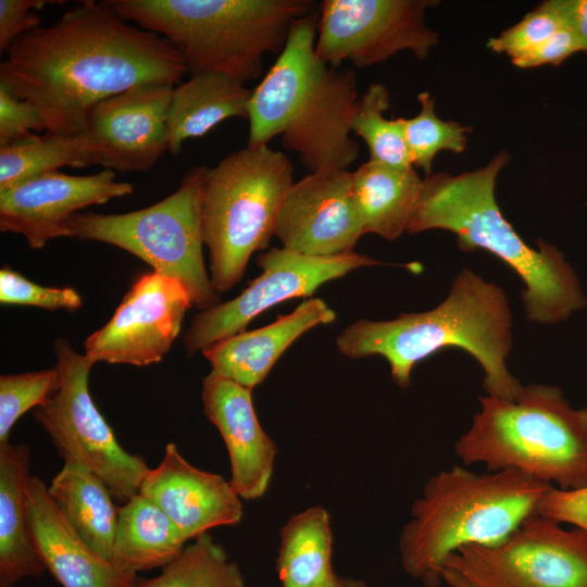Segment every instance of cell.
<instances>
[{"label": "cell", "mask_w": 587, "mask_h": 587, "mask_svg": "<svg viewBox=\"0 0 587 587\" xmlns=\"http://www.w3.org/2000/svg\"><path fill=\"white\" fill-rule=\"evenodd\" d=\"M294 180V166L268 146L230 152L205 166L201 227L209 250L210 278L217 294L243 276L251 255L267 248L278 213Z\"/></svg>", "instance_id": "7"}, {"label": "cell", "mask_w": 587, "mask_h": 587, "mask_svg": "<svg viewBox=\"0 0 587 587\" xmlns=\"http://www.w3.org/2000/svg\"><path fill=\"white\" fill-rule=\"evenodd\" d=\"M0 302L68 312H74L83 305V300L75 289L38 285L9 266L0 270Z\"/></svg>", "instance_id": "34"}, {"label": "cell", "mask_w": 587, "mask_h": 587, "mask_svg": "<svg viewBox=\"0 0 587 587\" xmlns=\"http://www.w3.org/2000/svg\"><path fill=\"white\" fill-rule=\"evenodd\" d=\"M336 345L350 359L384 357L401 388L410 386L416 364L446 348L462 349L480 364L487 396L514 399L523 387L505 364L512 348L507 295L466 267L436 308L388 321L360 319L339 334Z\"/></svg>", "instance_id": "2"}, {"label": "cell", "mask_w": 587, "mask_h": 587, "mask_svg": "<svg viewBox=\"0 0 587 587\" xmlns=\"http://www.w3.org/2000/svg\"><path fill=\"white\" fill-rule=\"evenodd\" d=\"M251 391L212 372L202 380L204 414L225 442L230 464L228 480L243 500L266 492L277 454L275 442L255 414Z\"/></svg>", "instance_id": "19"}, {"label": "cell", "mask_w": 587, "mask_h": 587, "mask_svg": "<svg viewBox=\"0 0 587 587\" xmlns=\"http://www.w3.org/2000/svg\"><path fill=\"white\" fill-rule=\"evenodd\" d=\"M563 27L555 11L545 1L536 10L498 37L489 39L487 47L497 53H505L511 60L526 53Z\"/></svg>", "instance_id": "35"}, {"label": "cell", "mask_w": 587, "mask_h": 587, "mask_svg": "<svg viewBox=\"0 0 587 587\" xmlns=\"http://www.w3.org/2000/svg\"><path fill=\"white\" fill-rule=\"evenodd\" d=\"M186 542L170 517L139 492L118 507L109 562L130 574L164 567L182 553Z\"/></svg>", "instance_id": "25"}, {"label": "cell", "mask_w": 587, "mask_h": 587, "mask_svg": "<svg viewBox=\"0 0 587 587\" xmlns=\"http://www.w3.org/2000/svg\"><path fill=\"white\" fill-rule=\"evenodd\" d=\"M64 166H88L79 134H30L0 147V191Z\"/></svg>", "instance_id": "29"}, {"label": "cell", "mask_w": 587, "mask_h": 587, "mask_svg": "<svg viewBox=\"0 0 587 587\" xmlns=\"http://www.w3.org/2000/svg\"><path fill=\"white\" fill-rule=\"evenodd\" d=\"M417 100L420 113L411 118H399L412 165L421 167L428 176L438 152L464 151L470 127L440 120L435 111V99L428 91L419 93Z\"/></svg>", "instance_id": "32"}, {"label": "cell", "mask_w": 587, "mask_h": 587, "mask_svg": "<svg viewBox=\"0 0 587 587\" xmlns=\"http://www.w3.org/2000/svg\"><path fill=\"white\" fill-rule=\"evenodd\" d=\"M41 130L46 126L38 109L0 85V147Z\"/></svg>", "instance_id": "36"}, {"label": "cell", "mask_w": 587, "mask_h": 587, "mask_svg": "<svg viewBox=\"0 0 587 587\" xmlns=\"http://www.w3.org/2000/svg\"><path fill=\"white\" fill-rule=\"evenodd\" d=\"M577 51H580L577 39L567 28L562 27L548 39L511 61L521 68L545 64L559 65Z\"/></svg>", "instance_id": "39"}, {"label": "cell", "mask_w": 587, "mask_h": 587, "mask_svg": "<svg viewBox=\"0 0 587 587\" xmlns=\"http://www.w3.org/2000/svg\"><path fill=\"white\" fill-rule=\"evenodd\" d=\"M317 16L312 11L295 22L284 49L252 90L247 147L268 146L280 136L295 103L324 64L315 52Z\"/></svg>", "instance_id": "20"}, {"label": "cell", "mask_w": 587, "mask_h": 587, "mask_svg": "<svg viewBox=\"0 0 587 587\" xmlns=\"http://www.w3.org/2000/svg\"><path fill=\"white\" fill-rule=\"evenodd\" d=\"M64 1L49 0H0V52L22 35L41 26L40 16L36 13L47 4H59Z\"/></svg>", "instance_id": "37"}, {"label": "cell", "mask_w": 587, "mask_h": 587, "mask_svg": "<svg viewBox=\"0 0 587 587\" xmlns=\"http://www.w3.org/2000/svg\"><path fill=\"white\" fill-rule=\"evenodd\" d=\"M352 182L364 234L395 240L407 232L423 182L413 167L369 160L352 171Z\"/></svg>", "instance_id": "27"}, {"label": "cell", "mask_w": 587, "mask_h": 587, "mask_svg": "<svg viewBox=\"0 0 587 587\" xmlns=\"http://www.w3.org/2000/svg\"><path fill=\"white\" fill-rule=\"evenodd\" d=\"M140 587H245V580L225 549L205 533L187 545L159 576L141 579Z\"/></svg>", "instance_id": "30"}, {"label": "cell", "mask_w": 587, "mask_h": 587, "mask_svg": "<svg viewBox=\"0 0 587 587\" xmlns=\"http://www.w3.org/2000/svg\"><path fill=\"white\" fill-rule=\"evenodd\" d=\"M429 0H324L317 11L315 52L330 67L358 68L409 50L425 59L438 34L425 22Z\"/></svg>", "instance_id": "11"}, {"label": "cell", "mask_w": 587, "mask_h": 587, "mask_svg": "<svg viewBox=\"0 0 587 587\" xmlns=\"http://www.w3.org/2000/svg\"><path fill=\"white\" fill-rule=\"evenodd\" d=\"M4 53L0 85L38 109L47 132L66 135L83 133L101 100L145 83L176 85L188 72L167 39L128 24L105 1L79 2Z\"/></svg>", "instance_id": "1"}, {"label": "cell", "mask_w": 587, "mask_h": 587, "mask_svg": "<svg viewBox=\"0 0 587 587\" xmlns=\"http://www.w3.org/2000/svg\"><path fill=\"white\" fill-rule=\"evenodd\" d=\"M204 170V165L190 168L176 191L145 209L75 214L68 223L73 237L118 247L147 262L154 272L176 278L200 311L218 304L202 253L200 192Z\"/></svg>", "instance_id": "8"}, {"label": "cell", "mask_w": 587, "mask_h": 587, "mask_svg": "<svg viewBox=\"0 0 587 587\" xmlns=\"http://www.w3.org/2000/svg\"><path fill=\"white\" fill-rule=\"evenodd\" d=\"M551 485L516 470L477 473L453 465L430 476L399 536L403 570L439 587L448 557L466 545H496L537 512Z\"/></svg>", "instance_id": "4"}, {"label": "cell", "mask_w": 587, "mask_h": 587, "mask_svg": "<svg viewBox=\"0 0 587 587\" xmlns=\"http://www.w3.org/2000/svg\"><path fill=\"white\" fill-rule=\"evenodd\" d=\"M134 187L115 182V172L92 175L45 173L0 191V230L23 235L32 249L49 240L73 237L70 220L80 210L128 196Z\"/></svg>", "instance_id": "16"}, {"label": "cell", "mask_w": 587, "mask_h": 587, "mask_svg": "<svg viewBox=\"0 0 587 587\" xmlns=\"http://www.w3.org/2000/svg\"><path fill=\"white\" fill-rule=\"evenodd\" d=\"M58 366L0 376V444L9 441L16 421L33 408L48 403L59 391Z\"/></svg>", "instance_id": "33"}, {"label": "cell", "mask_w": 587, "mask_h": 587, "mask_svg": "<svg viewBox=\"0 0 587 587\" xmlns=\"http://www.w3.org/2000/svg\"><path fill=\"white\" fill-rule=\"evenodd\" d=\"M480 410L454 444L463 465L516 470L559 489L587 486V408L555 386H523L514 399L479 397Z\"/></svg>", "instance_id": "6"}, {"label": "cell", "mask_w": 587, "mask_h": 587, "mask_svg": "<svg viewBox=\"0 0 587 587\" xmlns=\"http://www.w3.org/2000/svg\"><path fill=\"white\" fill-rule=\"evenodd\" d=\"M336 313L320 298L303 300L287 315L250 332H242L202 350L212 373L252 390L279 357L309 329L329 324Z\"/></svg>", "instance_id": "22"}, {"label": "cell", "mask_w": 587, "mask_h": 587, "mask_svg": "<svg viewBox=\"0 0 587 587\" xmlns=\"http://www.w3.org/2000/svg\"><path fill=\"white\" fill-rule=\"evenodd\" d=\"M252 90L220 73L197 72L174 88L167 112L168 151L177 155L185 140L204 136L221 122L248 117Z\"/></svg>", "instance_id": "24"}, {"label": "cell", "mask_w": 587, "mask_h": 587, "mask_svg": "<svg viewBox=\"0 0 587 587\" xmlns=\"http://www.w3.org/2000/svg\"><path fill=\"white\" fill-rule=\"evenodd\" d=\"M537 513L587 532V486L569 490L551 486L539 501Z\"/></svg>", "instance_id": "38"}, {"label": "cell", "mask_w": 587, "mask_h": 587, "mask_svg": "<svg viewBox=\"0 0 587 587\" xmlns=\"http://www.w3.org/2000/svg\"><path fill=\"white\" fill-rule=\"evenodd\" d=\"M359 98L355 73L324 63L290 112L280 134L283 147L297 153L310 172L348 170L359 155L351 138Z\"/></svg>", "instance_id": "17"}, {"label": "cell", "mask_w": 587, "mask_h": 587, "mask_svg": "<svg viewBox=\"0 0 587 587\" xmlns=\"http://www.w3.org/2000/svg\"><path fill=\"white\" fill-rule=\"evenodd\" d=\"M28 505L37 550L62 587H140L137 574L115 569L74 532L38 476L30 478Z\"/></svg>", "instance_id": "21"}, {"label": "cell", "mask_w": 587, "mask_h": 587, "mask_svg": "<svg viewBox=\"0 0 587 587\" xmlns=\"http://www.w3.org/2000/svg\"><path fill=\"white\" fill-rule=\"evenodd\" d=\"M61 386L34 419L49 435L60 457L98 476L115 499L126 502L139 494L150 471L146 460L126 451L97 409L88 388L95 362L64 338L53 346Z\"/></svg>", "instance_id": "9"}, {"label": "cell", "mask_w": 587, "mask_h": 587, "mask_svg": "<svg viewBox=\"0 0 587 587\" xmlns=\"http://www.w3.org/2000/svg\"><path fill=\"white\" fill-rule=\"evenodd\" d=\"M29 470L27 445L0 444V587H13L47 570L30 527Z\"/></svg>", "instance_id": "23"}, {"label": "cell", "mask_w": 587, "mask_h": 587, "mask_svg": "<svg viewBox=\"0 0 587 587\" xmlns=\"http://www.w3.org/2000/svg\"><path fill=\"white\" fill-rule=\"evenodd\" d=\"M510 154L459 175L436 173L422 182L407 233L446 229L454 233L461 250H485L501 260L523 282L526 317L557 324L582 310L586 297L578 277L555 247L538 240L529 247L501 213L495 188Z\"/></svg>", "instance_id": "3"}, {"label": "cell", "mask_w": 587, "mask_h": 587, "mask_svg": "<svg viewBox=\"0 0 587 587\" xmlns=\"http://www.w3.org/2000/svg\"><path fill=\"white\" fill-rule=\"evenodd\" d=\"M442 583L449 587H475L460 574L454 571L444 569L441 572Z\"/></svg>", "instance_id": "41"}, {"label": "cell", "mask_w": 587, "mask_h": 587, "mask_svg": "<svg viewBox=\"0 0 587 587\" xmlns=\"http://www.w3.org/2000/svg\"><path fill=\"white\" fill-rule=\"evenodd\" d=\"M389 105L388 88L382 83L371 84L359 98L351 132L366 143L369 160L396 168H412L400 118L389 120L384 115Z\"/></svg>", "instance_id": "31"}, {"label": "cell", "mask_w": 587, "mask_h": 587, "mask_svg": "<svg viewBox=\"0 0 587 587\" xmlns=\"http://www.w3.org/2000/svg\"><path fill=\"white\" fill-rule=\"evenodd\" d=\"M444 569L475 587H587V532L536 512L499 544L460 547Z\"/></svg>", "instance_id": "10"}, {"label": "cell", "mask_w": 587, "mask_h": 587, "mask_svg": "<svg viewBox=\"0 0 587 587\" xmlns=\"http://www.w3.org/2000/svg\"><path fill=\"white\" fill-rule=\"evenodd\" d=\"M363 235L352 171L334 166L310 172L291 185L274 233L282 248L312 257L353 252Z\"/></svg>", "instance_id": "15"}, {"label": "cell", "mask_w": 587, "mask_h": 587, "mask_svg": "<svg viewBox=\"0 0 587 587\" xmlns=\"http://www.w3.org/2000/svg\"><path fill=\"white\" fill-rule=\"evenodd\" d=\"M563 27L577 39L580 51L587 54V0H549Z\"/></svg>", "instance_id": "40"}, {"label": "cell", "mask_w": 587, "mask_h": 587, "mask_svg": "<svg viewBox=\"0 0 587 587\" xmlns=\"http://www.w3.org/2000/svg\"><path fill=\"white\" fill-rule=\"evenodd\" d=\"M257 264L262 273L239 296L193 316L184 336L187 355L245 332L257 315L280 302L311 297L326 282L383 263L357 252L312 257L272 248L258 257Z\"/></svg>", "instance_id": "12"}, {"label": "cell", "mask_w": 587, "mask_h": 587, "mask_svg": "<svg viewBox=\"0 0 587 587\" xmlns=\"http://www.w3.org/2000/svg\"><path fill=\"white\" fill-rule=\"evenodd\" d=\"M175 85L150 82L98 102L80 133L88 165L145 172L168 151L167 112Z\"/></svg>", "instance_id": "14"}, {"label": "cell", "mask_w": 587, "mask_h": 587, "mask_svg": "<svg viewBox=\"0 0 587 587\" xmlns=\"http://www.w3.org/2000/svg\"><path fill=\"white\" fill-rule=\"evenodd\" d=\"M333 533L326 509L315 505L291 516L280 530L277 572L283 587H316L329 580Z\"/></svg>", "instance_id": "28"}, {"label": "cell", "mask_w": 587, "mask_h": 587, "mask_svg": "<svg viewBox=\"0 0 587 587\" xmlns=\"http://www.w3.org/2000/svg\"><path fill=\"white\" fill-rule=\"evenodd\" d=\"M124 21L167 39L187 71L259 78L263 58L284 49L309 0H105Z\"/></svg>", "instance_id": "5"}, {"label": "cell", "mask_w": 587, "mask_h": 587, "mask_svg": "<svg viewBox=\"0 0 587 587\" xmlns=\"http://www.w3.org/2000/svg\"><path fill=\"white\" fill-rule=\"evenodd\" d=\"M191 305L179 280L154 271L143 273L109 322L85 340V354L95 363H158L170 351Z\"/></svg>", "instance_id": "13"}, {"label": "cell", "mask_w": 587, "mask_h": 587, "mask_svg": "<svg viewBox=\"0 0 587 587\" xmlns=\"http://www.w3.org/2000/svg\"><path fill=\"white\" fill-rule=\"evenodd\" d=\"M316 587H364V583L360 579L335 574L329 580Z\"/></svg>", "instance_id": "42"}, {"label": "cell", "mask_w": 587, "mask_h": 587, "mask_svg": "<svg viewBox=\"0 0 587 587\" xmlns=\"http://www.w3.org/2000/svg\"><path fill=\"white\" fill-rule=\"evenodd\" d=\"M48 494L74 532L109 561L118 520V507L107 485L83 465L65 461Z\"/></svg>", "instance_id": "26"}, {"label": "cell", "mask_w": 587, "mask_h": 587, "mask_svg": "<svg viewBox=\"0 0 587 587\" xmlns=\"http://www.w3.org/2000/svg\"><path fill=\"white\" fill-rule=\"evenodd\" d=\"M139 492L170 517L186 541L211 528L238 524L243 514L229 480L193 466L173 442L165 446L163 459L150 469Z\"/></svg>", "instance_id": "18"}]
</instances>
